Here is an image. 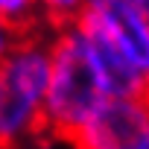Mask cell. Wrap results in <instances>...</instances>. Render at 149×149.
<instances>
[{
	"label": "cell",
	"instance_id": "cell-1",
	"mask_svg": "<svg viewBox=\"0 0 149 149\" xmlns=\"http://www.w3.org/2000/svg\"><path fill=\"white\" fill-rule=\"evenodd\" d=\"M108 100L100 73L88 56L79 29L67 24L50 35V82L41 108V132H50L67 143Z\"/></svg>",
	"mask_w": 149,
	"mask_h": 149
},
{
	"label": "cell",
	"instance_id": "cell-2",
	"mask_svg": "<svg viewBox=\"0 0 149 149\" xmlns=\"http://www.w3.org/2000/svg\"><path fill=\"white\" fill-rule=\"evenodd\" d=\"M50 82V38L24 32L0 58V149H12L41 132Z\"/></svg>",
	"mask_w": 149,
	"mask_h": 149
},
{
	"label": "cell",
	"instance_id": "cell-3",
	"mask_svg": "<svg viewBox=\"0 0 149 149\" xmlns=\"http://www.w3.org/2000/svg\"><path fill=\"white\" fill-rule=\"evenodd\" d=\"M79 21L91 24L114 53L149 85V26L123 0H82Z\"/></svg>",
	"mask_w": 149,
	"mask_h": 149
},
{
	"label": "cell",
	"instance_id": "cell-4",
	"mask_svg": "<svg viewBox=\"0 0 149 149\" xmlns=\"http://www.w3.org/2000/svg\"><path fill=\"white\" fill-rule=\"evenodd\" d=\"M149 137V100L108 97L73 137V149H140Z\"/></svg>",
	"mask_w": 149,
	"mask_h": 149
},
{
	"label": "cell",
	"instance_id": "cell-5",
	"mask_svg": "<svg viewBox=\"0 0 149 149\" xmlns=\"http://www.w3.org/2000/svg\"><path fill=\"white\" fill-rule=\"evenodd\" d=\"M38 0H0V21L15 35L29 32V24L38 18Z\"/></svg>",
	"mask_w": 149,
	"mask_h": 149
},
{
	"label": "cell",
	"instance_id": "cell-6",
	"mask_svg": "<svg viewBox=\"0 0 149 149\" xmlns=\"http://www.w3.org/2000/svg\"><path fill=\"white\" fill-rule=\"evenodd\" d=\"M79 9H82V0H38V12L53 24V29L73 24Z\"/></svg>",
	"mask_w": 149,
	"mask_h": 149
},
{
	"label": "cell",
	"instance_id": "cell-7",
	"mask_svg": "<svg viewBox=\"0 0 149 149\" xmlns=\"http://www.w3.org/2000/svg\"><path fill=\"white\" fill-rule=\"evenodd\" d=\"M123 3H126V6H129V9L146 24V26H149V0H123Z\"/></svg>",
	"mask_w": 149,
	"mask_h": 149
},
{
	"label": "cell",
	"instance_id": "cell-8",
	"mask_svg": "<svg viewBox=\"0 0 149 149\" xmlns=\"http://www.w3.org/2000/svg\"><path fill=\"white\" fill-rule=\"evenodd\" d=\"M15 38H18V35H15V32H12L3 21H0V58L6 56V50L12 47V41H15Z\"/></svg>",
	"mask_w": 149,
	"mask_h": 149
},
{
	"label": "cell",
	"instance_id": "cell-9",
	"mask_svg": "<svg viewBox=\"0 0 149 149\" xmlns=\"http://www.w3.org/2000/svg\"><path fill=\"white\" fill-rule=\"evenodd\" d=\"M140 149H149V137H146V140H143V146H140Z\"/></svg>",
	"mask_w": 149,
	"mask_h": 149
}]
</instances>
